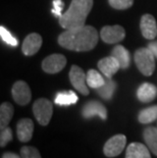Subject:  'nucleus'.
<instances>
[{
    "label": "nucleus",
    "instance_id": "2",
    "mask_svg": "<svg viewBox=\"0 0 157 158\" xmlns=\"http://www.w3.org/2000/svg\"><path fill=\"white\" fill-rule=\"evenodd\" d=\"M93 7V0H72L68 9L59 18L61 28L71 30L85 26L87 16Z\"/></svg>",
    "mask_w": 157,
    "mask_h": 158
},
{
    "label": "nucleus",
    "instance_id": "28",
    "mask_svg": "<svg viewBox=\"0 0 157 158\" xmlns=\"http://www.w3.org/2000/svg\"><path fill=\"white\" fill-rule=\"evenodd\" d=\"M64 7V3L62 0H54L53 1V8H52V13L57 18H60L62 15V9Z\"/></svg>",
    "mask_w": 157,
    "mask_h": 158
},
{
    "label": "nucleus",
    "instance_id": "20",
    "mask_svg": "<svg viewBox=\"0 0 157 158\" xmlns=\"http://www.w3.org/2000/svg\"><path fill=\"white\" fill-rule=\"evenodd\" d=\"M87 84L92 89H99L105 84V79L95 69H89L87 73Z\"/></svg>",
    "mask_w": 157,
    "mask_h": 158
},
{
    "label": "nucleus",
    "instance_id": "8",
    "mask_svg": "<svg viewBox=\"0 0 157 158\" xmlns=\"http://www.w3.org/2000/svg\"><path fill=\"white\" fill-rule=\"evenodd\" d=\"M100 37L102 41L107 44H114L125 39L126 31L122 26H105L101 29Z\"/></svg>",
    "mask_w": 157,
    "mask_h": 158
},
{
    "label": "nucleus",
    "instance_id": "30",
    "mask_svg": "<svg viewBox=\"0 0 157 158\" xmlns=\"http://www.w3.org/2000/svg\"><path fill=\"white\" fill-rule=\"evenodd\" d=\"M2 158H22V156L12 152H5L2 154Z\"/></svg>",
    "mask_w": 157,
    "mask_h": 158
},
{
    "label": "nucleus",
    "instance_id": "14",
    "mask_svg": "<svg viewBox=\"0 0 157 158\" xmlns=\"http://www.w3.org/2000/svg\"><path fill=\"white\" fill-rule=\"evenodd\" d=\"M33 132H34V123L32 119L23 118L18 123L16 133H18V138L21 142H29L33 137Z\"/></svg>",
    "mask_w": 157,
    "mask_h": 158
},
{
    "label": "nucleus",
    "instance_id": "29",
    "mask_svg": "<svg viewBox=\"0 0 157 158\" xmlns=\"http://www.w3.org/2000/svg\"><path fill=\"white\" fill-rule=\"evenodd\" d=\"M148 48L151 50L155 57H157V42H151L148 45Z\"/></svg>",
    "mask_w": 157,
    "mask_h": 158
},
{
    "label": "nucleus",
    "instance_id": "21",
    "mask_svg": "<svg viewBox=\"0 0 157 158\" xmlns=\"http://www.w3.org/2000/svg\"><path fill=\"white\" fill-rule=\"evenodd\" d=\"M78 96L76 95L72 91H68V92H59L55 97V103L60 106H68L72 105L78 102Z\"/></svg>",
    "mask_w": 157,
    "mask_h": 158
},
{
    "label": "nucleus",
    "instance_id": "3",
    "mask_svg": "<svg viewBox=\"0 0 157 158\" xmlns=\"http://www.w3.org/2000/svg\"><path fill=\"white\" fill-rule=\"evenodd\" d=\"M154 54L149 48H140L135 52V63L138 69L146 77L152 76L155 69Z\"/></svg>",
    "mask_w": 157,
    "mask_h": 158
},
{
    "label": "nucleus",
    "instance_id": "26",
    "mask_svg": "<svg viewBox=\"0 0 157 158\" xmlns=\"http://www.w3.org/2000/svg\"><path fill=\"white\" fill-rule=\"evenodd\" d=\"M12 140V131L10 127H6L4 129H1L0 133V146L5 147Z\"/></svg>",
    "mask_w": 157,
    "mask_h": 158
},
{
    "label": "nucleus",
    "instance_id": "5",
    "mask_svg": "<svg viewBox=\"0 0 157 158\" xmlns=\"http://www.w3.org/2000/svg\"><path fill=\"white\" fill-rule=\"evenodd\" d=\"M126 144V137L122 134H118V135L113 136L109 140H107V142L103 147V152H104L106 157H116L123 151Z\"/></svg>",
    "mask_w": 157,
    "mask_h": 158
},
{
    "label": "nucleus",
    "instance_id": "24",
    "mask_svg": "<svg viewBox=\"0 0 157 158\" xmlns=\"http://www.w3.org/2000/svg\"><path fill=\"white\" fill-rule=\"evenodd\" d=\"M22 158H42L38 149L32 146H24L21 148Z\"/></svg>",
    "mask_w": 157,
    "mask_h": 158
},
{
    "label": "nucleus",
    "instance_id": "23",
    "mask_svg": "<svg viewBox=\"0 0 157 158\" xmlns=\"http://www.w3.org/2000/svg\"><path fill=\"white\" fill-rule=\"evenodd\" d=\"M141 123H150L157 119V105H153L140 111L138 116Z\"/></svg>",
    "mask_w": 157,
    "mask_h": 158
},
{
    "label": "nucleus",
    "instance_id": "18",
    "mask_svg": "<svg viewBox=\"0 0 157 158\" xmlns=\"http://www.w3.org/2000/svg\"><path fill=\"white\" fill-rule=\"evenodd\" d=\"M112 56H114L118 61L121 64V69H128L130 66V62H131V58H130V53L125 47L122 45H118L113 48L112 50Z\"/></svg>",
    "mask_w": 157,
    "mask_h": 158
},
{
    "label": "nucleus",
    "instance_id": "16",
    "mask_svg": "<svg viewBox=\"0 0 157 158\" xmlns=\"http://www.w3.org/2000/svg\"><path fill=\"white\" fill-rule=\"evenodd\" d=\"M126 158H151L149 148L141 143H131L126 148Z\"/></svg>",
    "mask_w": 157,
    "mask_h": 158
},
{
    "label": "nucleus",
    "instance_id": "1",
    "mask_svg": "<svg viewBox=\"0 0 157 158\" xmlns=\"http://www.w3.org/2000/svg\"><path fill=\"white\" fill-rule=\"evenodd\" d=\"M59 45L72 51H89L98 43V32L91 26L65 30L58 37Z\"/></svg>",
    "mask_w": 157,
    "mask_h": 158
},
{
    "label": "nucleus",
    "instance_id": "15",
    "mask_svg": "<svg viewBox=\"0 0 157 158\" xmlns=\"http://www.w3.org/2000/svg\"><path fill=\"white\" fill-rule=\"evenodd\" d=\"M157 96V87L153 84L144 83L137 91V97L141 102L148 103L153 101Z\"/></svg>",
    "mask_w": 157,
    "mask_h": 158
},
{
    "label": "nucleus",
    "instance_id": "6",
    "mask_svg": "<svg viewBox=\"0 0 157 158\" xmlns=\"http://www.w3.org/2000/svg\"><path fill=\"white\" fill-rule=\"evenodd\" d=\"M69 81L76 91L83 95H89L88 84H87V75L78 65H72L69 70Z\"/></svg>",
    "mask_w": 157,
    "mask_h": 158
},
{
    "label": "nucleus",
    "instance_id": "11",
    "mask_svg": "<svg viewBox=\"0 0 157 158\" xmlns=\"http://www.w3.org/2000/svg\"><path fill=\"white\" fill-rule=\"evenodd\" d=\"M42 46V37L37 33H32L26 37L23 43V53L27 56H32L39 51Z\"/></svg>",
    "mask_w": 157,
    "mask_h": 158
},
{
    "label": "nucleus",
    "instance_id": "10",
    "mask_svg": "<svg viewBox=\"0 0 157 158\" xmlns=\"http://www.w3.org/2000/svg\"><path fill=\"white\" fill-rule=\"evenodd\" d=\"M82 113L85 118H90L93 116H99L103 120L107 118V110L105 106L101 102L95 101V100L87 102L83 107Z\"/></svg>",
    "mask_w": 157,
    "mask_h": 158
},
{
    "label": "nucleus",
    "instance_id": "9",
    "mask_svg": "<svg viewBox=\"0 0 157 158\" xmlns=\"http://www.w3.org/2000/svg\"><path fill=\"white\" fill-rule=\"evenodd\" d=\"M66 65V58L62 54H51L42 62V69L47 73H57Z\"/></svg>",
    "mask_w": 157,
    "mask_h": 158
},
{
    "label": "nucleus",
    "instance_id": "17",
    "mask_svg": "<svg viewBox=\"0 0 157 158\" xmlns=\"http://www.w3.org/2000/svg\"><path fill=\"white\" fill-rule=\"evenodd\" d=\"M143 137L149 150H151V152L157 156V129L154 127H146Z\"/></svg>",
    "mask_w": 157,
    "mask_h": 158
},
{
    "label": "nucleus",
    "instance_id": "7",
    "mask_svg": "<svg viewBox=\"0 0 157 158\" xmlns=\"http://www.w3.org/2000/svg\"><path fill=\"white\" fill-rule=\"evenodd\" d=\"M11 95L13 100L19 105L25 106L31 101L32 93L29 85L24 81H18L13 84L11 89Z\"/></svg>",
    "mask_w": 157,
    "mask_h": 158
},
{
    "label": "nucleus",
    "instance_id": "22",
    "mask_svg": "<svg viewBox=\"0 0 157 158\" xmlns=\"http://www.w3.org/2000/svg\"><path fill=\"white\" fill-rule=\"evenodd\" d=\"M116 89V84L111 78H106L105 84L103 85L101 88L97 89V92L103 99L109 100L111 99V97L114 93V91Z\"/></svg>",
    "mask_w": 157,
    "mask_h": 158
},
{
    "label": "nucleus",
    "instance_id": "12",
    "mask_svg": "<svg viewBox=\"0 0 157 158\" xmlns=\"http://www.w3.org/2000/svg\"><path fill=\"white\" fill-rule=\"evenodd\" d=\"M142 35L148 40H153L157 36V25L154 16L151 15H144L140 23Z\"/></svg>",
    "mask_w": 157,
    "mask_h": 158
},
{
    "label": "nucleus",
    "instance_id": "4",
    "mask_svg": "<svg viewBox=\"0 0 157 158\" xmlns=\"http://www.w3.org/2000/svg\"><path fill=\"white\" fill-rule=\"evenodd\" d=\"M33 112L41 126H47L53 114L52 102L46 98L37 99L33 105Z\"/></svg>",
    "mask_w": 157,
    "mask_h": 158
},
{
    "label": "nucleus",
    "instance_id": "19",
    "mask_svg": "<svg viewBox=\"0 0 157 158\" xmlns=\"http://www.w3.org/2000/svg\"><path fill=\"white\" fill-rule=\"evenodd\" d=\"M13 106L10 103L4 102L0 106V127L4 129L8 127L9 122L11 120L13 116Z\"/></svg>",
    "mask_w": 157,
    "mask_h": 158
},
{
    "label": "nucleus",
    "instance_id": "25",
    "mask_svg": "<svg viewBox=\"0 0 157 158\" xmlns=\"http://www.w3.org/2000/svg\"><path fill=\"white\" fill-rule=\"evenodd\" d=\"M0 36H1V39L6 43V44L13 46V47L18 45V40H16L14 37H13L10 33L2 26L0 27Z\"/></svg>",
    "mask_w": 157,
    "mask_h": 158
},
{
    "label": "nucleus",
    "instance_id": "13",
    "mask_svg": "<svg viewBox=\"0 0 157 158\" xmlns=\"http://www.w3.org/2000/svg\"><path fill=\"white\" fill-rule=\"evenodd\" d=\"M98 68L100 72L105 76V78H112V76L115 75V73H118V70L121 69V64L118 59L111 55L99 60Z\"/></svg>",
    "mask_w": 157,
    "mask_h": 158
},
{
    "label": "nucleus",
    "instance_id": "27",
    "mask_svg": "<svg viewBox=\"0 0 157 158\" xmlns=\"http://www.w3.org/2000/svg\"><path fill=\"white\" fill-rule=\"evenodd\" d=\"M108 2L115 9H128L133 5L134 0H108Z\"/></svg>",
    "mask_w": 157,
    "mask_h": 158
}]
</instances>
